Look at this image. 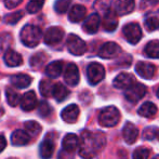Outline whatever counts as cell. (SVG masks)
<instances>
[{
    "label": "cell",
    "instance_id": "obj_1",
    "mask_svg": "<svg viewBox=\"0 0 159 159\" xmlns=\"http://www.w3.org/2000/svg\"><path fill=\"white\" fill-rule=\"evenodd\" d=\"M106 144V136L101 131H82L80 136L79 155L84 159L95 157Z\"/></svg>",
    "mask_w": 159,
    "mask_h": 159
},
{
    "label": "cell",
    "instance_id": "obj_2",
    "mask_svg": "<svg viewBox=\"0 0 159 159\" xmlns=\"http://www.w3.org/2000/svg\"><path fill=\"white\" fill-rule=\"evenodd\" d=\"M41 30L37 26L34 25H25L23 27V30H21V41L23 44H25L28 48H34L37 47L39 44L40 40H41Z\"/></svg>",
    "mask_w": 159,
    "mask_h": 159
},
{
    "label": "cell",
    "instance_id": "obj_3",
    "mask_svg": "<svg viewBox=\"0 0 159 159\" xmlns=\"http://www.w3.org/2000/svg\"><path fill=\"white\" fill-rule=\"evenodd\" d=\"M120 120V113L117 107L108 106L103 108L98 114V124L102 127L111 128L118 125Z\"/></svg>",
    "mask_w": 159,
    "mask_h": 159
},
{
    "label": "cell",
    "instance_id": "obj_4",
    "mask_svg": "<svg viewBox=\"0 0 159 159\" xmlns=\"http://www.w3.org/2000/svg\"><path fill=\"white\" fill-rule=\"evenodd\" d=\"M105 77V69L103 65L100 63L93 62L87 68V78L90 84L95 86L98 82H101Z\"/></svg>",
    "mask_w": 159,
    "mask_h": 159
},
{
    "label": "cell",
    "instance_id": "obj_5",
    "mask_svg": "<svg viewBox=\"0 0 159 159\" xmlns=\"http://www.w3.org/2000/svg\"><path fill=\"white\" fill-rule=\"evenodd\" d=\"M67 49L74 55H82L87 51V44L77 35L70 34L67 38Z\"/></svg>",
    "mask_w": 159,
    "mask_h": 159
},
{
    "label": "cell",
    "instance_id": "obj_6",
    "mask_svg": "<svg viewBox=\"0 0 159 159\" xmlns=\"http://www.w3.org/2000/svg\"><path fill=\"white\" fill-rule=\"evenodd\" d=\"M126 40L131 44H136L142 38V30L138 23H129L122 30Z\"/></svg>",
    "mask_w": 159,
    "mask_h": 159
},
{
    "label": "cell",
    "instance_id": "obj_7",
    "mask_svg": "<svg viewBox=\"0 0 159 159\" xmlns=\"http://www.w3.org/2000/svg\"><path fill=\"white\" fill-rule=\"evenodd\" d=\"M145 94H146V87L143 84L135 82V84H132L130 88L126 89L125 98H126L127 101H129L130 103H136Z\"/></svg>",
    "mask_w": 159,
    "mask_h": 159
},
{
    "label": "cell",
    "instance_id": "obj_8",
    "mask_svg": "<svg viewBox=\"0 0 159 159\" xmlns=\"http://www.w3.org/2000/svg\"><path fill=\"white\" fill-rule=\"evenodd\" d=\"M64 37V30L59 26L50 27L44 34L43 40L48 46H54V44L61 42Z\"/></svg>",
    "mask_w": 159,
    "mask_h": 159
},
{
    "label": "cell",
    "instance_id": "obj_9",
    "mask_svg": "<svg viewBox=\"0 0 159 159\" xmlns=\"http://www.w3.org/2000/svg\"><path fill=\"white\" fill-rule=\"evenodd\" d=\"M121 51L120 47L115 42H106L104 43L98 50V57L102 59H115L116 57H118Z\"/></svg>",
    "mask_w": 159,
    "mask_h": 159
},
{
    "label": "cell",
    "instance_id": "obj_10",
    "mask_svg": "<svg viewBox=\"0 0 159 159\" xmlns=\"http://www.w3.org/2000/svg\"><path fill=\"white\" fill-rule=\"evenodd\" d=\"M80 76H79V69H78L77 65L70 63L66 66L64 71V80L67 84L74 87L77 86L79 82Z\"/></svg>",
    "mask_w": 159,
    "mask_h": 159
},
{
    "label": "cell",
    "instance_id": "obj_11",
    "mask_svg": "<svg viewBox=\"0 0 159 159\" xmlns=\"http://www.w3.org/2000/svg\"><path fill=\"white\" fill-rule=\"evenodd\" d=\"M79 114H80L79 107L76 104H70L62 111L61 117L67 124H74V122L77 121L78 117H79Z\"/></svg>",
    "mask_w": 159,
    "mask_h": 159
},
{
    "label": "cell",
    "instance_id": "obj_12",
    "mask_svg": "<svg viewBox=\"0 0 159 159\" xmlns=\"http://www.w3.org/2000/svg\"><path fill=\"white\" fill-rule=\"evenodd\" d=\"M135 71L144 79H152L156 73V67L147 62H139L135 65Z\"/></svg>",
    "mask_w": 159,
    "mask_h": 159
},
{
    "label": "cell",
    "instance_id": "obj_13",
    "mask_svg": "<svg viewBox=\"0 0 159 159\" xmlns=\"http://www.w3.org/2000/svg\"><path fill=\"white\" fill-rule=\"evenodd\" d=\"M135 82V78L131 74L121 73L114 79V87L117 89H128Z\"/></svg>",
    "mask_w": 159,
    "mask_h": 159
},
{
    "label": "cell",
    "instance_id": "obj_14",
    "mask_svg": "<svg viewBox=\"0 0 159 159\" xmlns=\"http://www.w3.org/2000/svg\"><path fill=\"white\" fill-rule=\"evenodd\" d=\"M54 149H55V145L53 140L50 138H46L39 146L40 157L42 159H50L52 157L53 153H54Z\"/></svg>",
    "mask_w": 159,
    "mask_h": 159
},
{
    "label": "cell",
    "instance_id": "obj_15",
    "mask_svg": "<svg viewBox=\"0 0 159 159\" xmlns=\"http://www.w3.org/2000/svg\"><path fill=\"white\" fill-rule=\"evenodd\" d=\"M101 23V19L98 16V13H93L91 14L88 19H86L82 28L87 34H95L98 30V26Z\"/></svg>",
    "mask_w": 159,
    "mask_h": 159
},
{
    "label": "cell",
    "instance_id": "obj_16",
    "mask_svg": "<svg viewBox=\"0 0 159 159\" xmlns=\"http://www.w3.org/2000/svg\"><path fill=\"white\" fill-rule=\"evenodd\" d=\"M79 144H80V140L76 134L74 133H68L64 136L63 141H62V147L65 151L68 152H74L77 148H79Z\"/></svg>",
    "mask_w": 159,
    "mask_h": 159
},
{
    "label": "cell",
    "instance_id": "obj_17",
    "mask_svg": "<svg viewBox=\"0 0 159 159\" xmlns=\"http://www.w3.org/2000/svg\"><path fill=\"white\" fill-rule=\"evenodd\" d=\"M118 26V19L117 15L114 11L108 10L104 15V19H103V27L106 32H114L116 30Z\"/></svg>",
    "mask_w": 159,
    "mask_h": 159
},
{
    "label": "cell",
    "instance_id": "obj_18",
    "mask_svg": "<svg viewBox=\"0 0 159 159\" xmlns=\"http://www.w3.org/2000/svg\"><path fill=\"white\" fill-rule=\"evenodd\" d=\"M122 135L128 144H133L139 138V130L131 122H127L122 130Z\"/></svg>",
    "mask_w": 159,
    "mask_h": 159
},
{
    "label": "cell",
    "instance_id": "obj_19",
    "mask_svg": "<svg viewBox=\"0 0 159 159\" xmlns=\"http://www.w3.org/2000/svg\"><path fill=\"white\" fill-rule=\"evenodd\" d=\"M37 105V96L34 91H28L21 98V107L23 111H30Z\"/></svg>",
    "mask_w": 159,
    "mask_h": 159
},
{
    "label": "cell",
    "instance_id": "obj_20",
    "mask_svg": "<svg viewBox=\"0 0 159 159\" xmlns=\"http://www.w3.org/2000/svg\"><path fill=\"white\" fill-rule=\"evenodd\" d=\"M4 62L9 67H17L23 64V57L20 53L15 52L12 49H9L4 53Z\"/></svg>",
    "mask_w": 159,
    "mask_h": 159
},
{
    "label": "cell",
    "instance_id": "obj_21",
    "mask_svg": "<svg viewBox=\"0 0 159 159\" xmlns=\"http://www.w3.org/2000/svg\"><path fill=\"white\" fill-rule=\"evenodd\" d=\"M30 141V135L24 130H15L11 135V142L14 146H24Z\"/></svg>",
    "mask_w": 159,
    "mask_h": 159
},
{
    "label": "cell",
    "instance_id": "obj_22",
    "mask_svg": "<svg viewBox=\"0 0 159 159\" xmlns=\"http://www.w3.org/2000/svg\"><path fill=\"white\" fill-rule=\"evenodd\" d=\"M32 77L26 74H16L10 78V82L12 84V86H14L17 89L27 88L32 84Z\"/></svg>",
    "mask_w": 159,
    "mask_h": 159
},
{
    "label": "cell",
    "instance_id": "obj_23",
    "mask_svg": "<svg viewBox=\"0 0 159 159\" xmlns=\"http://www.w3.org/2000/svg\"><path fill=\"white\" fill-rule=\"evenodd\" d=\"M86 14H87L86 7L81 6V4H76L69 11L68 19L73 23H78V22L82 21L86 17Z\"/></svg>",
    "mask_w": 159,
    "mask_h": 159
},
{
    "label": "cell",
    "instance_id": "obj_24",
    "mask_svg": "<svg viewBox=\"0 0 159 159\" xmlns=\"http://www.w3.org/2000/svg\"><path fill=\"white\" fill-rule=\"evenodd\" d=\"M135 2L134 0H118L116 3V13L118 15L130 14L134 10Z\"/></svg>",
    "mask_w": 159,
    "mask_h": 159
},
{
    "label": "cell",
    "instance_id": "obj_25",
    "mask_svg": "<svg viewBox=\"0 0 159 159\" xmlns=\"http://www.w3.org/2000/svg\"><path fill=\"white\" fill-rule=\"evenodd\" d=\"M63 70V62L54 61L50 63L46 68V75L50 78H57Z\"/></svg>",
    "mask_w": 159,
    "mask_h": 159
},
{
    "label": "cell",
    "instance_id": "obj_26",
    "mask_svg": "<svg viewBox=\"0 0 159 159\" xmlns=\"http://www.w3.org/2000/svg\"><path fill=\"white\" fill-rule=\"evenodd\" d=\"M156 113H157V106L152 102H145L144 104L141 105V107L138 111L139 115L146 118L153 117Z\"/></svg>",
    "mask_w": 159,
    "mask_h": 159
},
{
    "label": "cell",
    "instance_id": "obj_27",
    "mask_svg": "<svg viewBox=\"0 0 159 159\" xmlns=\"http://www.w3.org/2000/svg\"><path fill=\"white\" fill-rule=\"evenodd\" d=\"M69 95V90L62 84H55L53 86L52 96L57 102H63L65 98Z\"/></svg>",
    "mask_w": 159,
    "mask_h": 159
},
{
    "label": "cell",
    "instance_id": "obj_28",
    "mask_svg": "<svg viewBox=\"0 0 159 159\" xmlns=\"http://www.w3.org/2000/svg\"><path fill=\"white\" fill-rule=\"evenodd\" d=\"M144 53L151 59H159V40H152L145 46Z\"/></svg>",
    "mask_w": 159,
    "mask_h": 159
},
{
    "label": "cell",
    "instance_id": "obj_29",
    "mask_svg": "<svg viewBox=\"0 0 159 159\" xmlns=\"http://www.w3.org/2000/svg\"><path fill=\"white\" fill-rule=\"evenodd\" d=\"M24 128H25L26 132H27L30 136L39 135V133L41 132V130H42L41 126H40L37 121H34V120L26 121L25 124H24Z\"/></svg>",
    "mask_w": 159,
    "mask_h": 159
},
{
    "label": "cell",
    "instance_id": "obj_30",
    "mask_svg": "<svg viewBox=\"0 0 159 159\" xmlns=\"http://www.w3.org/2000/svg\"><path fill=\"white\" fill-rule=\"evenodd\" d=\"M6 96H7V102L11 107H15L16 105H19V103H21V98L17 92H15L13 89L7 88L6 90Z\"/></svg>",
    "mask_w": 159,
    "mask_h": 159
},
{
    "label": "cell",
    "instance_id": "obj_31",
    "mask_svg": "<svg viewBox=\"0 0 159 159\" xmlns=\"http://www.w3.org/2000/svg\"><path fill=\"white\" fill-rule=\"evenodd\" d=\"M46 59H47V57H46V54H44L43 52L36 53L34 57H32V59H30V66H32L33 68H35V69L40 68V67L44 64Z\"/></svg>",
    "mask_w": 159,
    "mask_h": 159
},
{
    "label": "cell",
    "instance_id": "obj_32",
    "mask_svg": "<svg viewBox=\"0 0 159 159\" xmlns=\"http://www.w3.org/2000/svg\"><path fill=\"white\" fill-rule=\"evenodd\" d=\"M53 86H54V84H51L49 80H47V79L41 80V81H40V84H39L40 93H41L44 98H48V96L52 95Z\"/></svg>",
    "mask_w": 159,
    "mask_h": 159
},
{
    "label": "cell",
    "instance_id": "obj_33",
    "mask_svg": "<svg viewBox=\"0 0 159 159\" xmlns=\"http://www.w3.org/2000/svg\"><path fill=\"white\" fill-rule=\"evenodd\" d=\"M144 26L147 32H154L159 28V19L156 16H149L145 20Z\"/></svg>",
    "mask_w": 159,
    "mask_h": 159
},
{
    "label": "cell",
    "instance_id": "obj_34",
    "mask_svg": "<svg viewBox=\"0 0 159 159\" xmlns=\"http://www.w3.org/2000/svg\"><path fill=\"white\" fill-rule=\"evenodd\" d=\"M46 0H30L26 6V10L28 13H36L43 7V3Z\"/></svg>",
    "mask_w": 159,
    "mask_h": 159
},
{
    "label": "cell",
    "instance_id": "obj_35",
    "mask_svg": "<svg viewBox=\"0 0 159 159\" xmlns=\"http://www.w3.org/2000/svg\"><path fill=\"white\" fill-rule=\"evenodd\" d=\"M70 1L71 0H57L54 3V10L57 13H61V14L65 13L70 6Z\"/></svg>",
    "mask_w": 159,
    "mask_h": 159
},
{
    "label": "cell",
    "instance_id": "obj_36",
    "mask_svg": "<svg viewBox=\"0 0 159 159\" xmlns=\"http://www.w3.org/2000/svg\"><path fill=\"white\" fill-rule=\"evenodd\" d=\"M149 154H151V152H149L148 148H146V147H139V148H136L133 152L132 159H148Z\"/></svg>",
    "mask_w": 159,
    "mask_h": 159
},
{
    "label": "cell",
    "instance_id": "obj_37",
    "mask_svg": "<svg viewBox=\"0 0 159 159\" xmlns=\"http://www.w3.org/2000/svg\"><path fill=\"white\" fill-rule=\"evenodd\" d=\"M24 13L22 12V11H16V12H13L11 13V14L7 15L6 16V22L8 24H10V25H14V24H16L17 22L21 21V19L23 17Z\"/></svg>",
    "mask_w": 159,
    "mask_h": 159
},
{
    "label": "cell",
    "instance_id": "obj_38",
    "mask_svg": "<svg viewBox=\"0 0 159 159\" xmlns=\"http://www.w3.org/2000/svg\"><path fill=\"white\" fill-rule=\"evenodd\" d=\"M157 131L158 129L155 127H148L143 131V139L144 140H147V141H151V140H154V139L157 136Z\"/></svg>",
    "mask_w": 159,
    "mask_h": 159
},
{
    "label": "cell",
    "instance_id": "obj_39",
    "mask_svg": "<svg viewBox=\"0 0 159 159\" xmlns=\"http://www.w3.org/2000/svg\"><path fill=\"white\" fill-rule=\"evenodd\" d=\"M51 113V106L46 102V101H42L41 103L38 106V114H39L41 117H48Z\"/></svg>",
    "mask_w": 159,
    "mask_h": 159
},
{
    "label": "cell",
    "instance_id": "obj_40",
    "mask_svg": "<svg viewBox=\"0 0 159 159\" xmlns=\"http://www.w3.org/2000/svg\"><path fill=\"white\" fill-rule=\"evenodd\" d=\"M111 4V0H95L94 2V9L96 10H108Z\"/></svg>",
    "mask_w": 159,
    "mask_h": 159
},
{
    "label": "cell",
    "instance_id": "obj_41",
    "mask_svg": "<svg viewBox=\"0 0 159 159\" xmlns=\"http://www.w3.org/2000/svg\"><path fill=\"white\" fill-rule=\"evenodd\" d=\"M159 2V0H142L141 1V8L142 9H147L151 7L155 6Z\"/></svg>",
    "mask_w": 159,
    "mask_h": 159
},
{
    "label": "cell",
    "instance_id": "obj_42",
    "mask_svg": "<svg viewBox=\"0 0 159 159\" xmlns=\"http://www.w3.org/2000/svg\"><path fill=\"white\" fill-rule=\"evenodd\" d=\"M59 159H74V153L62 149L59 154Z\"/></svg>",
    "mask_w": 159,
    "mask_h": 159
},
{
    "label": "cell",
    "instance_id": "obj_43",
    "mask_svg": "<svg viewBox=\"0 0 159 159\" xmlns=\"http://www.w3.org/2000/svg\"><path fill=\"white\" fill-rule=\"evenodd\" d=\"M22 1H23V0H6L4 4H6V7L8 9H14V8H16Z\"/></svg>",
    "mask_w": 159,
    "mask_h": 159
},
{
    "label": "cell",
    "instance_id": "obj_44",
    "mask_svg": "<svg viewBox=\"0 0 159 159\" xmlns=\"http://www.w3.org/2000/svg\"><path fill=\"white\" fill-rule=\"evenodd\" d=\"M7 146V140L2 134H0V153L6 148Z\"/></svg>",
    "mask_w": 159,
    "mask_h": 159
},
{
    "label": "cell",
    "instance_id": "obj_45",
    "mask_svg": "<svg viewBox=\"0 0 159 159\" xmlns=\"http://www.w3.org/2000/svg\"><path fill=\"white\" fill-rule=\"evenodd\" d=\"M152 159H159V155H156L155 157H153V158H152Z\"/></svg>",
    "mask_w": 159,
    "mask_h": 159
},
{
    "label": "cell",
    "instance_id": "obj_46",
    "mask_svg": "<svg viewBox=\"0 0 159 159\" xmlns=\"http://www.w3.org/2000/svg\"><path fill=\"white\" fill-rule=\"evenodd\" d=\"M157 96H158V98H159V87H158V89H157Z\"/></svg>",
    "mask_w": 159,
    "mask_h": 159
},
{
    "label": "cell",
    "instance_id": "obj_47",
    "mask_svg": "<svg viewBox=\"0 0 159 159\" xmlns=\"http://www.w3.org/2000/svg\"><path fill=\"white\" fill-rule=\"evenodd\" d=\"M156 138H158V140H159V129H158V131H157V136Z\"/></svg>",
    "mask_w": 159,
    "mask_h": 159
}]
</instances>
